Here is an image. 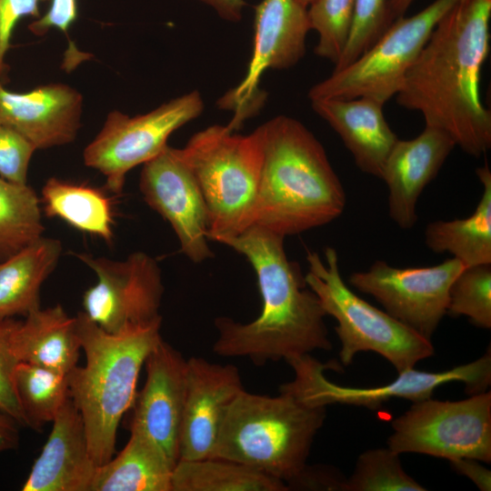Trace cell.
I'll list each match as a JSON object with an SVG mask.
<instances>
[{
    "label": "cell",
    "instance_id": "obj_1",
    "mask_svg": "<svg viewBox=\"0 0 491 491\" xmlns=\"http://www.w3.org/2000/svg\"><path fill=\"white\" fill-rule=\"evenodd\" d=\"M491 0H458L438 21L396 95L446 133L465 153L491 147V113L481 102V71L489 54Z\"/></svg>",
    "mask_w": 491,
    "mask_h": 491
},
{
    "label": "cell",
    "instance_id": "obj_2",
    "mask_svg": "<svg viewBox=\"0 0 491 491\" xmlns=\"http://www.w3.org/2000/svg\"><path fill=\"white\" fill-rule=\"evenodd\" d=\"M285 237L252 225L224 244L243 255L254 268L262 297L257 318L242 324L221 316L215 320L218 337L213 351L225 357H246L256 366L286 362L315 350L332 348L326 316L308 287L297 263L290 261Z\"/></svg>",
    "mask_w": 491,
    "mask_h": 491
},
{
    "label": "cell",
    "instance_id": "obj_3",
    "mask_svg": "<svg viewBox=\"0 0 491 491\" xmlns=\"http://www.w3.org/2000/svg\"><path fill=\"white\" fill-rule=\"evenodd\" d=\"M257 128L263 164L250 226L286 237L339 217L346 193L316 137L286 115Z\"/></svg>",
    "mask_w": 491,
    "mask_h": 491
},
{
    "label": "cell",
    "instance_id": "obj_4",
    "mask_svg": "<svg viewBox=\"0 0 491 491\" xmlns=\"http://www.w3.org/2000/svg\"><path fill=\"white\" fill-rule=\"evenodd\" d=\"M75 318L86 361L67 375L69 397L82 417L91 456L101 466L114 456L118 426L134 404L140 370L161 339L162 318L116 334L83 312Z\"/></svg>",
    "mask_w": 491,
    "mask_h": 491
},
{
    "label": "cell",
    "instance_id": "obj_5",
    "mask_svg": "<svg viewBox=\"0 0 491 491\" xmlns=\"http://www.w3.org/2000/svg\"><path fill=\"white\" fill-rule=\"evenodd\" d=\"M326 416L294 395L245 389L230 405L210 457L236 462L286 483L306 466L314 438Z\"/></svg>",
    "mask_w": 491,
    "mask_h": 491
},
{
    "label": "cell",
    "instance_id": "obj_6",
    "mask_svg": "<svg viewBox=\"0 0 491 491\" xmlns=\"http://www.w3.org/2000/svg\"><path fill=\"white\" fill-rule=\"evenodd\" d=\"M234 131L210 125L176 148L205 198L208 239L218 243L250 226L263 164L258 128L246 135Z\"/></svg>",
    "mask_w": 491,
    "mask_h": 491
},
{
    "label": "cell",
    "instance_id": "obj_7",
    "mask_svg": "<svg viewBox=\"0 0 491 491\" xmlns=\"http://www.w3.org/2000/svg\"><path fill=\"white\" fill-rule=\"evenodd\" d=\"M325 259L308 251V271L305 280L316 295L326 316H333L344 366L353 362L359 352H375L401 373L431 357L435 348L428 339L386 311L355 294L343 280L335 248L327 246Z\"/></svg>",
    "mask_w": 491,
    "mask_h": 491
},
{
    "label": "cell",
    "instance_id": "obj_8",
    "mask_svg": "<svg viewBox=\"0 0 491 491\" xmlns=\"http://www.w3.org/2000/svg\"><path fill=\"white\" fill-rule=\"evenodd\" d=\"M457 1L435 0L410 17H398L354 62L312 86L309 99L371 97L385 104L399 92L436 24Z\"/></svg>",
    "mask_w": 491,
    "mask_h": 491
},
{
    "label": "cell",
    "instance_id": "obj_9",
    "mask_svg": "<svg viewBox=\"0 0 491 491\" xmlns=\"http://www.w3.org/2000/svg\"><path fill=\"white\" fill-rule=\"evenodd\" d=\"M389 448L445 458L491 462V393L466 399L442 401L431 397L414 402L392 421Z\"/></svg>",
    "mask_w": 491,
    "mask_h": 491
},
{
    "label": "cell",
    "instance_id": "obj_10",
    "mask_svg": "<svg viewBox=\"0 0 491 491\" xmlns=\"http://www.w3.org/2000/svg\"><path fill=\"white\" fill-rule=\"evenodd\" d=\"M287 363L295 372L292 381L280 386L311 406L343 404L377 409L394 398L413 403L432 396L436 388L449 382H461L470 395L486 392L491 384V353L487 351L476 360L442 372L406 369L398 373L391 383L371 387L339 386L324 375L326 369H337V364H322L310 354L293 358Z\"/></svg>",
    "mask_w": 491,
    "mask_h": 491
},
{
    "label": "cell",
    "instance_id": "obj_11",
    "mask_svg": "<svg viewBox=\"0 0 491 491\" xmlns=\"http://www.w3.org/2000/svg\"><path fill=\"white\" fill-rule=\"evenodd\" d=\"M203 109L200 93L192 91L135 116L111 111L84 149V163L105 177L111 192L119 194L127 173L161 153L172 133L199 116Z\"/></svg>",
    "mask_w": 491,
    "mask_h": 491
},
{
    "label": "cell",
    "instance_id": "obj_12",
    "mask_svg": "<svg viewBox=\"0 0 491 491\" xmlns=\"http://www.w3.org/2000/svg\"><path fill=\"white\" fill-rule=\"evenodd\" d=\"M95 274L97 281L83 295L84 314L101 329L116 334L160 319L164 293L161 270L145 252L124 260L75 254Z\"/></svg>",
    "mask_w": 491,
    "mask_h": 491
},
{
    "label": "cell",
    "instance_id": "obj_13",
    "mask_svg": "<svg viewBox=\"0 0 491 491\" xmlns=\"http://www.w3.org/2000/svg\"><path fill=\"white\" fill-rule=\"evenodd\" d=\"M456 258L426 267H396L376 260L352 273L348 283L372 296L390 316L431 339L447 313L451 284L464 268Z\"/></svg>",
    "mask_w": 491,
    "mask_h": 491
},
{
    "label": "cell",
    "instance_id": "obj_14",
    "mask_svg": "<svg viewBox=\"0 0 491 491\" xmlns=\"http://www.w3.org/2000/svg\"><path fill=\"white\" fill-rule=\"evenodd\" d=\"M254 25L253 54L246 75L220 104L235 111L228 124L234 130L258 110L264 99L258 89L263 74L268 69H288L305 55L310 30L307 7L297 0H262L256 6Z\"/></svg>",
    "mask_w": 491,
    "mask_h": 491
},
{
    "label": "cell",
    "instance_id": "obj_15",
    "mask_svg": "<svg viewBox=\"0 0 491 491\" xmlns=\"http://www.w3.org/2000/svg\"><path fill=\"white\" fill-rule=\"evenodd\" d=\"M139 188L146 204L169 223L185 256L194 263L214 256L205 198L176 148L167 145L143 165Z\"/></svg>",
    "mask_w": 491,
    "mask_h": 491
},
{
    "label": "cell",
    "instance_id": "obj_16",
    "mask_svg": "<svg viewBox=\"0 0 491 491\" xmlns=\"http://www.w3.org/2000/svg\"><path fill=\"white\" fill-rule=\"evenodd\" d=\"M186 360L161 337L145 361L146 379L136 393L129 426L151 440L174 467L179 459Z\"/></svg>",
    "mask_w": 491,
    "mask_h": 491
},
{
    "label": "cell",
    "instance_id": "obj_17",
    "mask_svg": "<svg viewBox=\"0 0 491 491\" xmlns=\"http://www.w3.org/2000/svg\"><path fill=\"white\" fill-rule=\"evenodd\" d=\"M243 390L236 366L196 356L186 360L178 460L210 457L225 414Z\"/></svg>",
    "mask_w": 491,
    "mask_h": 491
},
{
    "label": "cell",
    "instance_id": "obj_18",
    "mask_svg": "<svg viewBox=\"0 0 491 491\" xmlns=\"http://www.w3.org/2000/svg\"><path fill=\"white\" fill-rule=\"evenodd\" d=\"M83 96L61 83L46 84L25 93L0 83V125L10 126L36 149L72 143L81 126Z\"/></svg>",
    "mask_w": 491,
    "mask_h": 491
},
{
    "label": "cell",
    "instance_id": "obj_19",
    "mask_svg": "<svg viewBox=\"0 0 491 491\" xmlns=\"http://www.w3.org/2000/svg\"><path fill=\"white\" fill-rule=\"evenodd\" d=\"M455 146L446 133L428 125L416 137L395 143L381 179L388 188L389 216L400 228L416 224L418 198Z\"/></svg>",
    "mask_w": 491,
    "mask_h": 491
},
{
    "label": "cell",
    "instance_id": "obj_20",
    "mask_svg": "<svg viewBox=\"0 0 491 491\" xmlns=\"http://www.w3.org/2000/svg\"><path fill=\"white\" fill-rule=\"evenodd\" d=\"M23 491H91L97 465L91 456L80 413L69 397L53 420Z\"/></svg>",
    "mask_w": 491,
    "mask_h": 491
},
{
    "label": "cell",
    "instance_id": "obj_21",
    "mask_svg": "<svg viewBox=\"0 0 491 491\" xmlns=\"http://www.w3.org/2000/svg\"><path fill=\"white\" fill-rule=\"evenodd\" d=\"M384 105L371 97L311 101L314 111L340 136L356 166L379 179L398 139L384 116Z\"/></svg>",
    "mask_w": 491,
    "mask_h": 491
},
{
    "label": "cell",
    "instance_id": "obj_22",
    "mask_svg": "<svg viewBox=\"0 0 491 491\" xmlns=\"http://www.w3.org/2000/svg\"><path fill=\"white\" fill-rule=\"evenodd\" d=\"M12 349L18 362L68 375L77 366L82 349L76 318L69 316L60 305L40 307L20 321Z\"/></svg>",
    "mask_w": 491,
    "mask_h": 491
},
{
    "label": "cell",
    "instance_id": "obj_23",
    "mask_svg": "<svg viewBox=\"0 0 491 491\" xmlns=\"http://www.w3.org/2000/svg\"><path fill=\"white\" fill-rule=\"evenodd\" d=\"M61 253L59 240L41 236L0 260V321L25 317L40 308L41 286L55 268Z\"/></svg>",
    "mask_w": 491,
    "mask_h": 491
},
{
    "label": "cell",
    "instance_id": "obj_24",
    "mask_svg": "<svg viewBox=\"0 0 491 491\" xmlns=\"http://www.w3.org/2000/svg\"><path fill=\"white\" fill-rule=\"evenodd\" d=\"M483 193L475 212L466 218L428 223L425 243L436 254L449 253L464 266L491 264V171L476 168Z\"/></svg>",
    "mask_w": 491,
    "mask_h": 491
},
{
    "label": "cell",
    "instance_id": "obj_25",
    "mask_svg": "<svg viewBox=\"0 0 491 491\" xmlns=\"http://www.w3.org/2000/svg\"><path fill=\"white\" fill-rule=\"evenodd\" d=\"M173 469L151 440L131 430L120 453L97 466L91 491H172Z\"/></svg>",
    "mask_w": 491,
    "mask_h": 491
},
{
    "label": "cell",
    "instance_id": "obj_26",
    "mask_svg": "<svg viewBox=\"0 0 491 491\" xmlns=\"http://www.w3.org/2000/svg\"><path fill=\"white\" fill-rule=\"evenodd\" d=\"M172 491H286V482L247 466L218 458L178 460Z\"/></svg>",
    "mask_w": 491,
    "mask_h": 491
},
{
    "label": "cell",
    "instance_id": "obj_27",
    "mask_svg": "<svg viewBox=\"0 0 491 491\" xmlns=\"http://www.w3.org/2000/svg\"><path fill=\"white\" fill-rule=\"evenodd\" d=\"M42 200L48 216L59 217L82 232L112 242L111 204L98 189L52 177L43 186Z\"/></svg>",
    "mask_w": 491,
    "mask_h": 491
},
{
    "label": "cell",
    "instance_id": "obj_28",
    "mask_svg": "<svg viewBox=\"0 0 491 491\" xmlns=\"http://www.w3.org/2000/svg\"><path fill=\"white\" fill-rule=\"evenodd\" d=\"M14 386L24 426L34 430L53 422L69 398L67 375L33 364H17Z\"/></svg>",
    "mask_w": 491,
    "mask_h": 491
},
{
    "label": "cell",
    "instance_id": "obj_29",
    "mask_svg": "<svg viewBox=\"0 0 491 491\" xmlns=\"http://www.w3.org/2000/svg\"><path fill=\"white\" fill-rule=\"evenodd\" d=\"M39 199L27 184L0 176V260L22 250L42 236Z\"/></svg>",
    "mask_w": 491,
    "mask_h": 491
},
{
    "label": "cell",
    "instance_id": "obj_30",
    "mask_svg": "<svg viewBox=\"0 0 491 491\" xmlns=\"http://www.w3.org/2000/svg\"><path fill=\"white\" fill-rule=\"evenodd\" d=\"M400 454L393 449L374 448L361 453L346 477V491H425L403 468Z\"/></svg>",
    "mask_w": 491,
    "mask_h": 491
},
{
    "label": "cell",
    "instance_id": "obj_31",
    "mask_svg": "<svg viewBox=\"0 0 491 491\" xmlns=\"http://www.w3.org/2000/svg\"><path fill=\"white\" fill-rule=\"evenodd\" d=\"M446 314L466 316L475 326L491 328V264L462 269L449 288Z\"/></svg>",
    "mask_w": 491,
    "mask_h": 491
},
{
    "label": "cell",
    "instance_id": "obj_32",
    "mask_svg": "<svg viewBox=\"0 0 491 491\" xmlns=\"http://www.w3.org/2000/svg\"><path fill=\"white\" fill-rule=\"evenodd\" d=\"M356 0H315L307 8L310 29L318 34L316 55L336 65L347 43Z\"/></svg>",
    "mask_w": 491,
    "mask_h": 491
},
{
    "label": "cell",
    "instance_id": "obj_33",
    "mask_svg": "<svg viewBox=\"0 0 491 491\" xmlns=\"http://www.w3.org/2000/svg\"><path fill=\"white\" fill-rule=\"evenodd\" d=\"M388 26L386 0H356L349 37L334 71L354 62L371 47Z\"/></svg>",
    "mask_w": 491,
    "mask_h": 491
},
{
    "label": "cell",
    "instance_id": "obj_34",
    "mask_svg": "<svg viewBox=\"0 0 491 491\" xmlns=\"http://www.w3.org/2000/svg\"><path fill=\"white\" fill-rule=\"evenodd\" d=\"M36 148L14 128L0 125V176L18 184H27L29 163Z\"/></svg>",
    "mask_w": 491,
    "mask_h": 491
},
{
    "label": "cell",
    "instance_id": "obj_35",
    "mask_svg": "<svg viewBox=\"0 0 491 491\" xmlns=\"http://www.w3.org/2000/svg\"><path fill=\"white\" fill-rule=\"evenodd\" d=\"M20 321H0V411L24 426L22 413L14 386V373L19 363L12 349V338Z\"/></svg>",
    "mask_w": 491,
    "mask_h": 491
},
{
    "label": "cell",
    "instance_id": "obj_36",
    "mask_svg": "<svg viewBox=\"0 0 491 491\" xmlns=\"http://www.w3.org/2000/svg\"><path fill=\"white\" fill-rule=\"evenodd\" d=\"M45 0H0V77L7 70L5 56L13 31L25 16H40L39 5Z\"/></svg>",
    "mask_w": 491,
    "mask_h": 491
},
{
    "label": "cell",
    "instance_id": "obj_37",
    "mask_svg": "<svg viewBox=\"0 0 491 491\" xmlns=\"http://www.w3.org/2000/svg\"><path fill=\"white\" fill-rule=\"evenodd\" d=\"M289 490L296 489H321L346 491V477L333 466H308L303 470L288 484Z\"/></svg>",
    "mask_w": 491,
    "mask_h": 491
},
{
    "label": "cell",
    "instance_id": "obj_38",
    "mask_svg": "<svg viewBox=\"0 0 491 491\" xmlns=\"http://www.w3.org/2000/svg\"><path fill=\"white\" fill-rule=\"evenodd\" d=\"M77 17V0H51L45 14L29 25L35 35H43L51 29L66 33Z\"/></svg>",
    "mask_w": 491,
    "mask_h": 491
},
{
    "label": "cell",
    "instance_id": "obj_39",
    "mask_svg": "<svg viewBox=\"0 0 491 491\" xmlns=\"http://www.w3.org/2000/svg\"><path fill=\"white\" fill-rule=\"evenodd\" d=\"M452 469L470 479L481 491L491 490V471L474 458H456L449 460Z\"/></svg>",
    "mask_w": 491,
    "mask_h": 491
},
{
    "label": "cell",
    "instance_id": "obj_40",
    "mask_svg": "<svg viewBox=\"0 0 491 491\" xmlns=\"http://www.w3.org/2000/svg\"><path fill=\"white\" fill-rule=\"evenodd\" d=\"M210 6L222 19L238 22L246 6L245 0H196Z\"/></svg>",
    "mask_w": 491,
    "mask_h": 491
},
{
    "label": "cell",
    "instance_id": "obj_41",
    "mask_svg": "<svg viewBox=\"0 0 491 491\" xmlns=\"http://www.w3.org/2000/svg\"><path fill=\"white\" fill-rule=\"evenodd\" d=\"M19 426L14 418L0 411V454L18 446Z\"/></svg>",
    "mask_w": 491,
    "mask_h": 491
},
{
    "label": "cell",
    "instance_id": "obj_42",
    "mask_svg": "<svg viewBox=\"0 0 491 491\" xmlns=\"http://www.w3.org/2000/svg\"><path fill=\"white\" fill-rule=\"evenodd\" d=\"M414 0H386V19L390 25L396 19L404 15Z\"/></svg>",
    "mask_w": 491,
    "mask_h": 491
},
{
    "label": "cell",
    "instance_id": "obj_43",
    "mask_svg": "<svg viewBox=\"0 0 491 491\" xmlns=\"http://www.w3.org/2000/svg\"><path fill=\"white\" fill-rule=\"evenodd\" d=\"M301 5H303L306 7H308V5L315 0H297Z\"/></svg>",
    "mask_w": 491,
    "mask_h": 491
}]
</instances>
